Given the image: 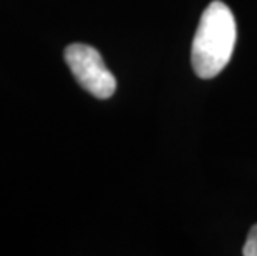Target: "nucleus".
Wrapping results in <instances>:
<instances>
[{"label": "nucleus", "instance_id": "nucleus-1", "mask_svg": "<svg viewBox=\"0 0 257 256\" xmlns=\"http://www.w3.org/2000/svg\"><path fill=\"white\" fill-rule=\"evenodd\" d=\"M236 20L224 2L214 0L201 15L191 47V63L199 78L217 77L229 63L236 43Z\"/></svg>", "mask_w": 257, "mask_h": 256}, {"label": "nucleus", "instance_id": "nucleus-3", "mask_svg": "<svg viewBox=\"0 0 257 256\" xmlns=\"http://www.w3.org/2000/svg\"><path fill=\"white\" fill-rule=\"evenodd\" d=\"M242 254L244 256H257V225L250 228L247 239H245V243H244Z\"/></svg>", "mask_w": 257, "mask_h": 256}, {"label": "nucleus", "instance_id": "nucleus-2", "mask_svg": "<svg viewBox=\"0 0 257 256\" xmlns=\"http://www.w3.org/2000/svg\"><path fill=\"white\" fill-rule=\"evenodd\" d=\"M65 62L76 81L100 100H106L116 90V80L103 62L100 52L85 43H72L65 50Z\"/></svg>", "mask_w": 257, "mask_h": 256}]
</instances>
